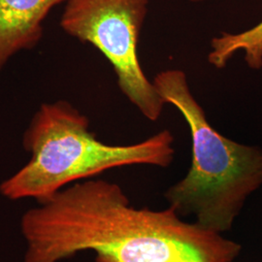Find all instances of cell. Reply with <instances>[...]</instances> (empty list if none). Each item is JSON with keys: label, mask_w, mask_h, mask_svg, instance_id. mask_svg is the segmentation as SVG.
Wrapping results in <instances>:
<instances>
[{"label": "cell", "mask_w": 262, "mask_h": 262, "mask_svg": "<svg viewBox=\"0 0 262 262\" xmlns=\"http://www.w3.org/2000/svg\"><path fill=\"white\" fill-rule=\"evenodd\" d=\"M24 262H60L94 252L95 262H234L242 246L185 221L171 207L135 208L118 184L84 180L20 219Z\"/></svg>", "instance_id": "obj_1"}, {"label": "cell", "mask_w": 262, "mask_h": 262, "mask_svg": "<svg viewBox=\"0 0 262 262\" xmlns=\"http://www.w3.org/2000/svg\"><path fill=\"white\" fill-rule=\"evenodd\" d=\"M175 139L165 129L130 145H110L90 130V121L72 104H42L24 134L28 163L0 184L12 201L42 202L76 182L107 170L132 165L167 168L175 158Z\"/></svg>", "instance_id": "obj_2"}, {"label": "cell", "mask_w": 262, "mask_h": 262, "mask_svg": "<svg viewBox=\"0 0 262 262\" xmlns=\"http://www.w3.org/2000/svg\"><path fill=\"white\" fill-rule=\"evenodd\" d=\"M152 83L165 104L174 106L188 126L191 165L164 192L179 215L223 234L231 230L248 198L262 187V148L231 140L215 130L190 91L187 74L166 69Z\"/></svg>", "instance_id": "obj_3"}, {"label": "cell", "mask_w": 262, "mask_h": 262, "mask_svg": "<svg viewBox=\"0 0 262 262\" xmlns=\"http://www.w3.org/2000/svg\"><path fill=\"white\" fill-rule=\"evenodd\" d=\"M148 12L149 0H67L60 27L96 48L112 66L122 94L147 120L157 122L165 103L145 75L137 52Z\"/></svg>", "instance_id": "obj_4"}, {"label": "cell", "mask_w": 262, "mask_h": 262, "mask_svg": "<svg viewBox=\"0 0 262 262\" xmlns=\"http://www.w3.org/2000/svg\"><path fill=\"white\" fill-rule=\"evenodd\" d=\"M66 1L0 0V70L13 56L37 45L49 13Z\"/></svg>", "instance_id": "obj_5"}, {"label": "cell", "mask_w": 262, "mask_h": 262, "mask_svg": "<svg viewBox=\"0 0 262 262\" xmlns=\"http://www.w3.org/2000/svg\"><path fill=\"white\" fill-rule=\"evenodd\" d=\"M187 1L192 2V3H200V2H205V1H208V0H187Z\"/></svg>", "instance_id": "obj_6"}]
</instances>
